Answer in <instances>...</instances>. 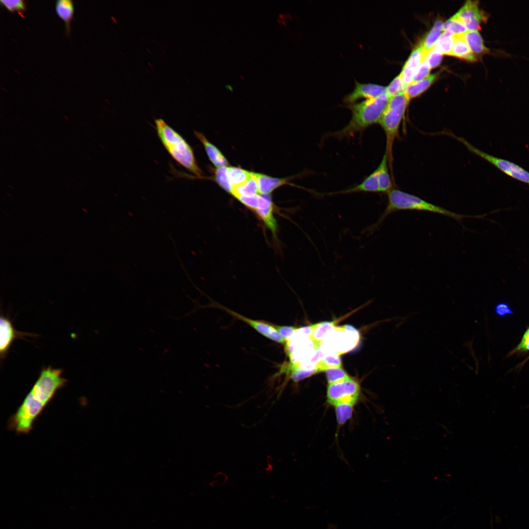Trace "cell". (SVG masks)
Here are the masks:
<instances>
[{"label":"cell","instance_id":"d6a6232c","mask_svg":"<svg viewBox=\"0 0 529 529\" xmlns=\"http://www.w3.org/2000/svg\"><path fill=\"white\" fill-rule=\"evenodd\" d=\"M407 87L408 85L405 84L399 74L386 87V94L390 98L405 92Z\"/></svg>","mask_w":529,"mask_h":529},{"label":"cell","instance_id":"ffe728a7","mask_svg":"<svg viewBox=\"0 0 529 529\" xmlns=\"http://www.w3.org/2000/svg\"><path fill=\"white\" fill-rule=\"evenodd\" d=\"M464 40L475 55H482L489 52L484 45L483 39L478 30H467L463 34Z\"/></svg>","mask_w":529,"mask_h":529},{"label":"cell","instance_id":"c3c4849f","mask_svg":"<svg viewBox=\"0 0 529 529\" xmlns=\"http://www.w3.org/2000/svg\"><path fill=\"white\" fill-rule=\"evenodd\" d=\"M240 78H241V79L242 80L244 79V78H244V77H243V76L242 75H241V74H240Z\"/></svg>","mask_w":529,"mask_h":529},{"label":"cell","instance_id":"484cf974","mask_svg":"<svg viewBox=\"0 0 529 529\" xmlns=\"http://www.w3.org/2000/svg\"><path fill=\"white\" fill-rule=\"evenodd\" d=\"M355 404L352 403H340L334 406L337 425H344L353 416Z\"/></svg>","mask_w":529,"mask_h":529},{"label":"cell","instance_id":"9c48e42d","mask_svg":"<svg viewBox=\"0 0 529 529\" xmlns=\"http://www.w3.org/2000/svg\"><path fill=\"white\" fill-rule=\"evenodd\" d=\"M488 15L479 7L478 1L467 0L454 17L462 23L467 30H478Z\"/></svg>","mask_w":529,"mask_h":529},{"label":"cell","instance_id":"ba28073f","mask_svg":"<svg viewBox=\"0 0 529 529\" xmlns=\"http://www.w3.org/2000/svg\"><path fill=\"white\" fill-rule=\"evenodd\" d=\"M361 386L359 382L349 377L344 381L328 384L326 398L332 406L340 403L356 404L360 399Z\"/></svg>","mask_w":529,"mask_h":529},{"label":"cell","instance_id":"60d3db41","mask_svg":"<svg viewBox=\"0 0 529 529\" xmlns=\"http://www.w3.org/2000/svg\"><path fill=\"white\" fill-rule=\"evenodd\" d=\"M277 21L278 23L279 24H284V25H285V24H286V23H285V21H284L283 20H280V19H278L277 20Z\"/></svg>","mask_w":529,"mask_h":529},{"label":"cell","instance_id":"f546056e","mask_svg":"<svg viewBox=\"0 0 529 529\" xmlns=\"http://www.w3.org/2000/svg\"><path fill=\"white\" fill-rule=\"evenodd\" d=\"M324 371L328 384L341 382L350 377L341 367L328 368Z\"/></svg>","mask_w":529,"mask_h":529},{"label":"cell","instance_id":"7dc6e473","mask_svg":"<svg viewBox=\"0 0 529 529\" xmlns=\"http://www.w3.org/2000/svg\"><path fill=\"white\" fill-rule=\"evenodd\" d=\"M3 213L6 216H9V214L8 213L6 212H4Z\"/></svg>","mask_w":529,"mask_h":529},{"label":"cell","instance_id":"681fc988","mask_svg":"<svg viewBox=\"0 0 529 529\" xmlns=\"http://www.w3.org/2000/svg\"><path fill=\"white\" fill-rule=\"evenodd\" d=\"M528 358H529V357Z\"/></svg>","mask_w":529,"mask_h":529},{"label":"cell","instance_id":"5bb4252c","mask_svg":"<svg viewBox=\"0 0 529 529\" xmlns=\"http://www.w3.org/2000/svg\"><path fill=\"white\" fill-rule=\"evenodd\" d=\"M423 60H424L423 48L420 43L413 50L400 74L405 84L408 86L411 83Z\"/></svg>","mask_w":529,"mask_h":529},{"label":"cell","instance_id":"8fae6325","mask_svg":"<svg viewBox=\"0 0 529 529\" xmlns=\"http://www.w3.org/2000/svg\"><path fill=\"white\" fill-rule=\"evenodd\" d=\"M32 335L18 331L9 317L1 315L0 319V356L1 361L6 357L12 343L16 338Z\"/></svg>","mask_w":529,"mask_h":529},{"label":"cell","instance_id":"d590c367","mask_svg":"<svg viewBox=\"0 0 529 529\" xmlns=\"http://www.w3.org/2000/svg\"><path fill=\"white\" fill-rule=\"evenodd\" d=\"M431 68L425 59L423 60L410 84L416 83L426 78L429 74Z\"/></svg>","mask_w":529,"mask_h":529},{"label":"cell","instance_id":"4dcf8cb0","mask_svg":"<svg viewBox=\"0 0 529 529\" xmlns=\"http://www.w3.org/2000/svg\"><path fill=\"white\" fill-rule=\"evenodd\" d=\"M227 167L218 168L215 171V179L219 186L231 194L233 187L231 185L227 175Z\"/></svg>","mask_w":529,"mask_h":529},{"label":"cell","instance_id":"d6986e66","mask_svg":"<svg viewBox=\"0 0 529 529\" xmlns=\"http://www.w3.org/2000/svg\"><path fill=\"white\" fill-rule=\"evenodd\" d=\"M312 327L310 338L319 347L336 326L334 321H324L313 324Z\"/></svg>","mask_w":529,"mask_h":529},{"label":"cell","instance_id":"f6af8a7d","mask_svg":"<svg viewBox=\"0 0 529 529\" xmlns=\"http://www.w3.org/2000/svg\"><path fill=\"white\" fill-rule=\"evenodd\" d=\"M279 17L280 18H281V19L284 18V15L283 14H280L279 15Z\"/></svg>","mask_w":529,"mask_h":529},{"label":"cell","instance_id":"2e32d148","mask_svg":"<svg viewBox=\"0 0 529 529\" xmlns=\"http://www.w3.org/2000/svg\"><path fill=\"white\" fill-rule=\"evenodd\" d=\"M194 134L203 145L209 159L215 167L217 168L226 167L229 165L227 160L223 154L216 146L208 140L203 134L194 131Z\"/></svg>","mask_w":529,"mask_h":529},{"label":"cell","instance_id":"7c38bea8","mask_svg":"<svg viewBox=\"0 0 529 529\" xmlns=\"http://www.w3.org/2000/svg\"><path fill=\"white\" fill-rule=\"evenodd\" d=\"M386 94V87L374 83H361L355 82L354 89L344 98V102L347 105L352 104L362 98L366 99L374 98L381 95Z\"/></svg>","mask_w":529,"mask_h":529},{"label":"cell","instance_id":"5b68a950","mask_svg":"<svg viewBox=\"0 0 529 529\" xmlns=\"http://www.w3.org/2000/svg\"><path fill=\"white\" fill-rule=\"evenodd\" d=\"M409 101L405 92L390 98L379 122L386 136L385 151L389 170L394 181L393 171V145L396 139L399 137V127Z\"/></svg>","mask_w":529,"mask_h":529},{"label":"cell","instance_id":"4fadbf2b","mask_svg":"<svg viewBox=\"0 0 529 529\" xmlns=\"http://www.w3.org/2000/svg\"><path fill=\"white\" fill-rule=\"evenodd\" d=\"M359 192H379L378 173L376 169L367 176L360 184L353 187L337 192L322 193L315 192V194L321 196L325 195L332 196L336 194H349Z\"/></svg>","mask_w":529,"mask_h":529},{"label":"cell","instance_id":"836d02e7","mask_svg":"<svg viewBox=\"0 0 529 529\" xmlns=\"http://www.w3.org/2000/svg\"><path fill=\"white\" fill-rule=\"evenodd\" d=\"M0 3L11 12L24 11L26 9L24 1L22 0H0Z\"/></svg>","mask_w":529,"mask_h":529},{"label":"cell","instance_id":"bcb514c9","mask_svg":"<svg viewBox=\"0 0 529 529\" xmlns=\"http://www.w3.org/2000/svg\"><path fill=\"white\" fill-rule=\"evenodd\" d=\"M64 119H65L66 120H69V118H68V117H67V116H64Z\"/></svg>","mask_w":529,"mask_h":529},{"label":"cell","instance_id":"e0dca14e","mask_svg":"<svg viewBox=\"0 0 529 529\" xmlns=\"http://www.w3.org/2000/svg\"><path fill=\"white\" fill-rule=\"evenodd\" d=\"M449 55L475 62L477 58L464 39L463 34H454V42Z\"/></svg>","mask_w":529,"mask_h":529},{"label":"cell","instance_id":"3957f363","mask_svg":"<svg viewBox=\"0 0 529 529\" xmlns=\"http://www.w3.org/2000/svg\"><path fill=\"white\" fill-rule=\"evenodd\" d=\"M387 195L388 203L384 212L375 223L363 231V233H372L390 214L399 210L424 211L438 214L453 218L460 223H461L463 218L479 217L453 212L396 189L393 188L387 193Z\"/></svg>","mask_w":529,"mask_h":529},{"label":"cell","instance_id":"74e56055","mask_svg":"<svg viewBox=\"0 0 529 529\" xmlns=\"http://www.w3.org/2000/svg\"><path fill=\"white\" fill-rule=\"evenodd\" d=\"M259 195L257 194L252 196H239L237 199L247 208L254 211L257 207Z\"/></svg>","mask_w":529,"mask_h":529},{"label":"cell","instance_id":"f35d334b","mask_svg":"<svg viewBox=\"0 0 529 529\" xmlns=\"http://www.w3.org/2000/svg\"><path fill=\"white\" fill-rule=\"evenodd\" d=\"M276 327L285 341L290 338L297 329V328L290 326L276 325Z\"/></svg>","mask_w":529,"mask_h":529},{"label":"cell","instance_id":"d4e9b609","mask_svg":"<svg viewBox=\"0 0 529 529\" xmlns=\"http://www.w3.org/2000/svg\"><path fill=\"white\" fill-rule=\"evenodd\" d=\"M227 175L233 189L247 181L251 175V172L239 167H229L227 168Z\"/></svg>","mask_w":529,"mask_h":529},{"label":"cell","instance_id":"b9f144b4","mask_svg":"<svg viewBox=\"0 0 529 529\" xmlns=\"http://www.w3.org/2000/svg\"><path fill=\"white\" fill-rule=\"evenodd\" d=\"M225 87L227 89H228L229 90L231 91H233V89L232 87L231 86H230V85H226Z\"/></svg>","mask_w":529,"mask_h":529},{"label":"cell","instance_id":"7402d4cb","mask_svg":"<svg viewBox=\"0 0 529 529\" xmlns=\"http://www.w3.org/2000/svg\"><path fill=\"white\" fill-rule=\"evenodd\" d=\"M259 187L255 173L251 172L250 177L243 184L233 189L231 194L239 196H252L258 194Z\"/></svg>","mask_w":529,"mask_h":529},{"label":"cell","instance_id":"4316f807","mask_svg":"<svg viewBox=\"0 0 529 529\" xmlns=\"http://www.w3.org/2000/svg\"><path fill=\"white\" fill-rule=\"evenodd\" d=\"M341 367L339 355L335 352L326 353L315 365L316 373L324 371L327 368Z\"/></svg>","mask_w":529,"mask_h":529},{"label":"cell","instance_id":"52a82bcc","mask_svg":"<svg viewBox=\"0 0 529 529\" xmlns=\"http://www.w3.org/2000/svg\"><path fill=\"white\" fill-rule=\"evenodd\" d=\"M359 340V333L354 327L348 325L336 326L324 340L326 344L323 348L320 347L325 353L335 352L340 355L353 349Z\"/></svg>","mask_w":529,"mask_h":529},{"label":"cell","instance_id":"7a4b0ae2","mask_svg":"<svg viewBox=\"0 0 529 529\" xmlns=\"http://www.w3.org/2000/svg\"><path fill=\"white\" fill-rule=\"evenodd\" d=\"M389 99L387 94H384L360 102L347 105L352 112L348 123L342 129L328 134V136L342 140L353 137L358 133H361L370 126L379 123Z\"/></svg>","mask_w":529,"mask_h":529},{"label":"cell","instance_id":"7bdbcfd3","mask_svg":"<svg viewBox=\"0 0 529 529\" xmlns=\"http://www.w3.org/2000/svg\"><path fill=\"white\" fill-rule=\"evenodd\" d=\"M6 195L10 198H13V195L9 192H6Z\"/></svg>","mask_w":529,"mask_h":529},{"label":"cell","instance_id":"6da1fadb","mask_svg":"<svg viewBox=\"0 0 529 529\" xmlns=\"http://www.w3.org/2000/svg\"><path fill=\"white\" fill-rule=\"evenodd\" d=\"M63 373L62 369L51 366L41 369L30 391L9 419V430L17 434H28L32 431L36 419L68 383L62 377Z\"/></svg>","mask_w":529,"mask_h":529},{"label":"cell","instance_id":"9a60e30c","mask_svg":"<svg viewBox=\"0 0 529 529\" xmlns=\"http://www.w3.org/2000/svg\"><path fill=\"white\" fill-rule=\"evenodd\" d=\"M259 193L262 195H269L277 188L287 184L291 185L290 180L296 176L287 178H275L261 173H255Z\"/></svg>","mask_w":529,"mask_h":529},{"label":"cell","instance_id":"44dd1931","mask_svg":"<svg viewBox=\"0 0 529 529\" xmlns=\"http://www.w3.org/2000/svg\"><path fill=\"white\" fill-rule=\"evenodd\" d=\"M55 10L58 16L65 23L66 33H70V24L73 17V4L71 0H58L55 3Z\"/></svg>","mask_w":529,"mask_h":529},{"label":"cell","instance_id":"8992f818","mask_svg":"<svg viewBox=\"0 0 529 529\" xmlns=\"http://www.w3.org/2000/svg\"><path fill=\"white\" fill-rule=\"evenodd\" d=\"M443 134L454 138L463 144L470 152L491 164L507 175L529 185V172L517 164L485 153L473 146L464 138L453 133L447 131Z\"/></svg>","mask_w":529,"mask_h":529},{"label":"cell","instance_id":"ee69618b","mask_svg":"<svg viewBox=\"0 0 529 529\" xmlns=\"http://www.w3.org/2000/svg\"><path fill=\"white\" fill-rule=\"evenodd\" d=\"M82 210L85 213H88V211L86 208H83Z\"/></svg>","mask_w":529,"mask_h":529},{"label":"cell","instance_id":"ab89813d","mask_svg":"<svg viewBox=\"0 0 529 529\" xmlns=\"http://www.w3.org/2000/svg\"><path fill=\"white\" fill-rule=\"evenodd\" d=\"M495 312L500 316H504L512 313V311L510 307L504 303H500L496 306Z\"/></svg>","mask_w":529,"mask_h":529},{"label":"cell","instance_id":"603a6c76","mask_svg":"<svg viewBox=\"0 0 529 529\" xmlns=\"http://www.w3.org/2000/svg\"><path fill=\"white\" fill-rule=\"evenodd\" d=\"M443 24L441 20H437L426 37L420 43L423 48L424 59L426 54L434 47L440 37Z\"/></svg>","mask_w":529,"mask_h":529},{"label":"cell","instance_id":"277c9868","mask_svg":"<svg viewBox=\"0 0 529 529\" xmlns=\"http://www.w3.org/2000/svg\"><path fill=\"white\" fill-rule=\"evenodd\" d=\"M154 121L157 135L171 156L190 172L198 177H203L193 150L183 137L163 119H157Z\"/></svg>","mask_w":529,"mask_h":529},{"label":"cell","instance_id":"30bf717a","mask_svg":"<svg viewBox=\"0 0 529 529\" xmlns=\"http://www.w3.org/2000/svg\"><path fill=\"white\" fill-rule=\"evenodd\" d=\"M218 307L231 314L233 317L244 322L259 333L269 339L280 344H284L285 343V339L277 330L275 325L266 321L252 319L226 308L219 305Z\"/></svg>","mask_w":529,"mask_h":529},{"label":"cell","instance_id":"cb8c5ba5","mask_svg":"<svg viewBox=\"0 0 529 529\" xmlns=\"http://www.w3.org/2000/svg\"><path fill=\"white\" fill-rule=\"evenodd\" d=\"M437 73L430 75L422 80L409 84L405 93L408 98L410 99L417 96L427 90L437 77Z\"/></svg>","mask_w":529,"mask_h":529},{"label":"cell","instance_id":"ac0fdd59","mask_svg":"<svg viewBox=\"0 0 529 529\" xmlns=\"http://www.w3.org/2000/svg\"><path fill=\"white\" fill-rule=\"evenodd\" d=\"M389 169L387 155L385 152L376 168L379 186V192L388 193L393 189V183L388 170Z\"/></svg>","mask_w":529,"mask_h":529},{"label":"cell","instance_id":"83f0119b","mask_svg":"<svg viewBox=\"0 0 529 529\" xmlns=\"http://www.w3.org/2000/svg\"><path fill=\"white\" fill-rule=\"evenodd\" d=\"M273 204L254 211L256 214L263 221L266 226L272 233H275L277 229V223L273 215Z\"/></svg>","mask_w":529,"mask_h":529},{"label":"cell","instance_id":"8d00e7d4","mask_svg":"<svg viewBox=\"0 0 529 529\" xmlns=\"http://www.w3.org/2000/svg\"><path fill=\"white\" fill-rule=\"evenodd\" d=\"M528 351H529V328L525 332L520 342L509 353V355Z\"/></svg>","mask_w":529,"mask_h":529},{"label":"cell","instance_id":"f1b7e54d","mask_svg":"<svg viewBox=\"0 0 529 529\" xmlns=\"http://www.w3.org/2000/svg\"><path fill=\"white\" fill-rule=\"evenodd\" d=\"M454 42V34L444 31L435 44L434 47L443 55H449Z\"/></svg>","mask_w":529,"mask_h":529},{"label":"cell","instance_id":"e575fe53","mask_svg":"<svg viewBox=\"0 0 529 529\" xmlns=\"http://www.w3.org/2000/svg\"><path fill=\"white\" fill-rule=\"evenodd\" d=\"M443 54L433 47L426 55L425 59L431 68L437 67L440 63Z\"/></svg>","mask_w":529,"mask_h":529},{"label":"cell","instance_id":"1f68e13d","mask_svg":"<svg viewBox=\"0 0 529 529\" xmlns=\"http://www.w3.org/2000/svg\"><path fill=\"white\" fill-rule=\"evenodd\" d=\"M442 31H448L453 34H461L465 33L467 29L462 23L453 16L443 23Z\"/></svg>","mask_w":529,"mask_h":529}]
</instances>
